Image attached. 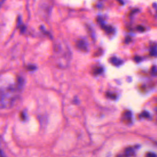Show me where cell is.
Masks as SVG:
<instances>
[{"label":"cell","instance_id":"1","mask_svg":"<svg viewBox=\"0 0 157 157\" xmlns=\"http://www.w3.org/2000/svg\"><path fill=\"white\" fill-rule=\"evenodd\" d=\"M17 89L9 86V87L1 90V106L2 108H7L11 107L15 101L16 95L15 93Z\"/></svg>","mask_w":157,"mask_h":157},{"label":"cell","instance_id":"2","mask_svg":"<svg viewBox=\"0 0 157 157\" xmlns=\"http://www.w3.org/2000/svg\"><path fill=\"white\" fill-rule=\"evenodd\" d=\"M133 154H134V151H133L132 148H128L125 151V155L128 157L131 156L132 155H133Z\"/></svg>","mask_w":157,"mask_h":157},{"label":"cell","instance_id":"3","mask_svg":"<svg viewBox=\"0 0 157 157\" xmlns=\"http://www.w3.org/2000/svg\"><path fill=\"white\" fill-rule=\"evenodd\" d=\"M124 118L123 119L125 120H131V112H125V115H124Z\"/></svg>","mask_w":157,"mask_h":157},{"label":"cell","instance_id":"4","mask_svg":"<svg viewBox=\"0 0 157 157\" xmlns=\"http://www.w3.org/2000/svg\"><path fill=\"white\" fill-rule=\"evenodd\" d=\"M147 157H156V155L152 153H150L147 154Z\"/></svg>","mask_w":157,"mask_h":157},{"label":"cell","instance_id":"5","mask_svg":"<svg viewBox=\"0 0 157 157\" xmlns=\"http://www.w3.org/2000/svg\"><path fill=\"white\" fill-rule=\"evenodd\" d=\"M1 157H4V155H3V152L1 151Z\"/></svg>","mask_w":157,"mask_h":157},{"label":"cell","instance_id":"6","mask_svg":"<svg viewBox=\"0 0 157 157\" xmlns=\"http://www.w3.org/2000/svg\"><path fill=\"white\" fill-rule=\"evenodd\" d=\"M156 112H157V108H156Z\"/></svg>","mask_w":157,"mask_h":157}]
</instances>
